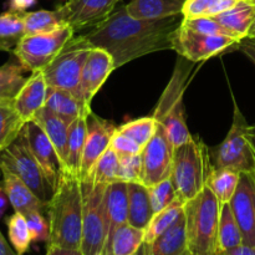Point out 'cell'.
<instances>
[{
  "mask_svg": "<svg viewBox=\"0 0 255 255\" xmlns=\"http://www.w3.org/2000/svg\"><path fill=\"white\" fill-rule=\"evenodd\" d=\"M119 167L120 158L119 154L109 147L107 151L99 158L95 163L91 171L86 176V178L81 182H90L94 184H102L110 186L119 181Z\"/></svg>",
  "mask_w": 255,
  "mask_h": 255,
  "instance_id": "34",
  "label": "cell"
},
{
  "mask_svg": "<svg viewBox=\"0 0 255 255\" xmlns=\"http://www.w3.org/2000/svg\"><path fill=\"white\" fill-rule=\"evenodd\" d=\"M120 0H67L57 7L62 21L74 31L94 30L106 21Z\"/></svg>",
  "mask_w": 255,
  "mask_h": 255,
  "instance_id": "13",
  "label": "cell"
},
{
  "mask_svg": "<svg viewBox=\"0 0 255 255\" xmlns=\"http://www.w3.org/2000/svg\"><path fill=\"white\" fill-rule=\"evenodd\" d=\"M45 255H82V253L79 249H69L57 246H47L46 254Z\"/></svg>",
  "mask_w": 255,
  "mask_h": 255,
  "instance_id": "47",
  "label": "cell"
},
{
  "mask_svg": "<svg viewBox=\"0 0 255 255\" xmlns=\"http://www.w3.org/2000/svg\"><path fill=\"white\" fill-rule=\"evenodd\" d=\"M182 20V15L137 19L127 12L126 5H122L85 36L94 47L106 50L119 69L144 55L172 49V37Z\"/></svg>",
  "mask_w": 255,
  "mask_h": 255,
  "instance_id": "1",
  "label": "cell"
},
{
  "mask_svg": "<svg viewBox=\"0 0 255 255\" xmlns=\"http://www.w3.org/2000/svg\"><path fill=\"white\" fill-rule=\"evenodd\" d=\"M241 0H186L182 9L184 19L214 17L232 9Z\"/></svg>",
  "mask_w": 255,
  "mask_h": 255,
  "instance_id": "37",
  "label": "cell"
},
{
  "mask_svg": "<svg viewBox=\"0 0 255 255\" xmlns=\"http://www.w3.org/2000/svg\"><path fill=\"white\" fill-rule=\"evenodd\" d=\"M91 112L82 114L69 126V139H67V162L65 173L79 177L81 168L82 154L87 137V125ZM80 178V177H79Z\"/></svg>",
  "mask_w": 255,
  "mask_h": 255,
  "instance_id": "25",
  "label": "cell"
},
{
  "mask_svg": "<svg viewBox=\"0 0 255 255\" xmlns=\"http://www.w3.org/2000/svg\"><path fill=\"white\" fill-rule=\"evenodd\" d=\"M74 35V29L67 25L47 34L24 35L11 52L26 71H42L54 61Z\"/></svg>",
  "mask_w": 255,
  "mask_h": 255,
  "instance_id": "10",
  "label": "cell"
},
{
  "mask_svg": "<svg viewBox=\"0 0 255 255\" xmlns=\"http://www.w3.org/2000/svg\"><path fill=\"white\" fill-rule=\"evenodd\" d=\"M25 218L27 221L31 239L34 243L39 242H49L50 239V224L49 219L44 217V213L40 211H32L25 214Z\"/></svg>",
  "mask_w": 255,
  "mask_h": 255,
  "instance_id": "42",
  "label": "cell"
},
{
  "mask_svg": "<svg viewBox=\"0 0 255 255\" xmlns=\"http://www.w3.org/2000/svg\"><path fill=\"white\" fill-rule=\"evenodd\" d=\"M110 147H111L117 154H138L141 153L142 149H143L137 142H134L133 139H131L129 137L117 132V129L116 132H115L114 137H112Z\"/></svg>",
  "mask_w": 255,
  "mask_h": 255,
  "instance_id": "44",
  "label": "cell"
},
{
  "mask_svg": "<svg viewBox=\"0 0 255 255\" xmlns=\"http://www.w3.org/2000/svg\"><path fill=\"white\" fill-rule=\"evenodd\" d=\"M0 166L6 167L16 174L34 192L35 196L47 206L54 196V189L32 154L24 132L21 131L11 144L0 152Z\"/></svg>",
  "mask_w": 255,
  "mask_h": 255,
  "instance_id": "9",
  "label": "cell"
},
{
  "mask_svg": "<svg viewBox=\"0 0 255 255\" xmlns=\"http://www.w3.org/2000/svg\"><path fill=\"white\" fill-rule=\"evenodd\" d=\"M37 0H7V7L10 11L26 12L29 7L34 6Z\"/></svg>",
  "mask_w": 255,
  "mask_h": 255,
  "instance_id": "45",
  "label": "cell"
},
{
  "mask_svg": "<svg viewBox=\"0 0 255 255\" xmlns=\"http://www.w3.org/2000/svg\"><path fill=\"white\" fill-rule=\"evenodd\" d=\"M22 132L26 137L32 154L39 162L50 186L52 187L55 192L59 186L62 173H64V168H62V164L60 162L54 144L51 143L49 137L45 134L41 127L35 124L34 121L26 122L24 128H22Z\"/></svg>",
  "mask_w": 255,
  "mask_h": 255,
  "instance_id": "15",
  "label": "cell"
},
{
  "mask_svg": "<svg viewBox=\"0 0 255 255\" xmlns=\"http://www.w3.org/2000/svg\"><path fill=\"white\" fill-rule=\"evenodd\" d=\"M0 255H17L14 248L9 246L1 232H0Z\"/></svg>",
  "mask_w": 255,
  "mask_h": 255,
  "instance_id": "50",
  "label": "cell"
},
{
  "mask_svg": "<svg viewBox=\"0 0 255 255\" xmlns=\"http://www.w3.org/2000/svg\"><path fill=\"white\" fill-rule=\"evenodd\" d=\"M241 173L233 169L218 168L214 166L208 177L207 187L213 192L221 204L229 203L238 187Z\"/></svg>",
  "mask_w": 255,
  "mask_h": 255,
  "instance_id": "31",
  "label": "cell"
},
{
  "mask_svg": "<svg viewBox=\"0 0 255 255\" xmlns=\"http://www.w3.org/2000/svg\"><path fill=\"white\" fill-rule=\"evenodd\" d=\"M216 19L232 37L243 41L249 37L255 21V7L253 0H241L232 9L217 15Z\"/></svg>",
  "mask_w": 255,
  "mask_h": 255,
  "instance_id": "20",
  "label": "cell"
},
{
  "mask_svg": "<svg viewBox=\"0 0 255 255\" xmlns=\"http://www.w3.org/2000/svg\"><path fill=\"white\" fill-rule=\"evenodd\" d=\"M49 85L44 72L34 71L14 99V107L25 122L32 121L35 115L46 105Z\"/></svg>",
  "mask_w": 255,
  "mask_h": 255,
  "instance_id": "18",
  "label": "cell"
},
{
  "mask_svg": "<svg viewBox=\"0 0 255 255\" xmlns=\"http://www.w3.org/2000/svg\"><path fill=\"white\" fill-rule=\"evenodd\" d=\"M114 70H116L114 57L106 50L92 47L82 69L80 84L85 104L91 106L92 99L100 91Z\"/></svg>",
  "mask_w": 255,
  "mask_h": 255,
  "instance_id": "17",
  "label": "cell"
},
{
  "mask_svg": "<svg viewBox=\"0 0 255 255\" xmlns=\"http://www.w3.org/2000/svg\"><path fill=\"white\" fill-rule=\"evenodd\" d=\"M128 192V224L146 231L147 226L154 216L149 199L148 187L141 182L127 183Z\"/></svg>",
  "mask_w": 255,
  "mask_h": 255,
  "instance_id": "24",
  "label": "cell"
},
{
  "mask_svg": "<svg viewBox=\"0 0 255 255\" xmlns=\"http://www.w3.org/2000/svg\"><path fill=\"white\" fill-rule=\"evenodd\" d=\"M221 203L206 187L193 199L184 203L186 255H214L217 252Z\"/></svg>",
  "mask_w": 255,
  "mask_h": 255,
  "instance_id": "4",
  "label": "cell"
},
{
  "mask_svg": "<svg viewBox=\"0 0 255 255\" xmlns=\"http://www.w3.org/2000/svg\"><path fill=\"white\" fill-rule=\"evenodd\" d=\"M50 239L47 246L79 249L82 238L84 193L79 177L62 173L54 196L47 203Z\"/></svg>",
  "mask_w": 255,
  "mask_h": 255,
  "instance_id": "2",
  "label": "cell"
},
{
  "mask_svg": "<svg viewBox=\"0 0 255 255\" xmlns=\"http://www.w3.org/2000/svg\"><path fill=\"white\" fill-rule=\"evenodd\" d=\"M109 186L82 182L84 218L80 252L82 255H102L109 236L106 192Z\"/></svg>",
  "mask_w": 255,
  "mask_h": 255,
  "instance_id": "7",
  "label": "cell"
},
{
  "mask_svg": "<svg viewBox=\"0 0 255 255\" xmlns=\"http://www.w3.org/2000/svg\"><path fill=\"white\" fill-rule=\"evenodd\" d=\"M252 143H253V149H254V154H255V129L252 134Z\"/></svg>",
  "mask_w": 255,
  "mask_h": 255,
  "instance_id": "52",
  "label": "cell"
},
{
  "mask_svg": "<svg viewBox=\"0 0 255 255\" xmlns=\"http://www.w3.org/2000/svg\"><path fill=\"white\" fill-rule=\"evenodd\" d=\"M238 49L241 50V51L243 52V54L246 55V56L255 65V41L254 40L247 37V39H244L243 41H241Z\"/></svg>",
  "mask_w": 255,
  "mask_h": 255,
  "instance_id": "46",
  "label": "cell"
},
{
  "mask_svg": "<svg viewBox=\"0 0 255 255\" xmlns=\"http://www.w3.org/2000/svg\"><path fill=\"white\" fill-rule=\"evenodd\" d=\"M186 218L184 213L168 231L148 244V255H186Z\"/></svg>",
  "mask_w": 255,
  "mask_h": 255,
  "instance_id": "27",
  "label": "cell"
},
{
  "mask_svg": "<svg viewBox=\"0 0 255 255\" xmlns=\"http://www.w3.org/2000/svg\"><path fill=\"white\" fill-rule=\"evenodd\" d=\"M142 153V152H141ZM138 154H119V181L125 183L139 182L142 171V156Z\"/></svg>",
  "mask_w": 255,
  "mask_h": 255,
  "instance_id": "41",
  "label": "cell"
},
{
  "mask_svg": "<svg viewBox=\"0 0 255 255\" xmlns=\"http://www.w3.org/2000/svg\"><path fill=\"white\" fill-rule=\"evenodd\" d=\"M131 255H148V244L144 242V243L139 247V249H137V251Z\"/></svg>",
  "mask_w": 255,
  "mask_h": 255,
  "instance_id": "51",
  "label": "cell"
},
{
  "mask_svg": "<svg viewBox=\"0 0 255 255\" xmlns=\"http://www.w3.org/2000/svg\"><path fill=\"white\" fill-rule=\"evenodd\" d=\"M174 146L169 141L161 124L151 141L142 149L141 182L146 187H152L171 177L173 163Z\"/></svg>",
  "mask_w": 255,
  "mask_h": 255,
  "instance_id": "12",
  "label": "cell"
},
{
  "mask_svg": "<svg viewBox=\"0 0 255 255\" xmlns=\"http://www.w3.org/2000/svg\"><path fill=\"white\" fill-rule=\"evenodd\" d=\"M106 212L107 221H109V236H107V241H109L112 237V234L120 227L128 223V192H127V183H125V182H115V183L110 184L107 187Z\"/></svg>",
  "mask_w": 255,
  "mask_h": 255,
  "instance_id": "23",
  "label": "cell"
},
{
  "mask_svg": "<svg viewBox=\"0 0 255 255\" xmlns=\"http://www.w3.org/2000/svg\"><path fill=\"white\" fill-rule=\"evenodd\" d=\"M9 204L10 202H9V198H7L6 192H5L4 189V186H0V218L4 217Z\"/></svg>",
  "mask_w": 255,
  "mask_h": 255,
  "instance_id": "49",
  "label": "cell"
},
{
  "mask_svg": "<svg viewBox=\"0 0 255 255\" xmlns=\"http://www.w3.org/2000/svg\"><path fill=\"white\" fill-rule=\"evenodd\" d=\"M24 35V12L0 14V51L11 52Z\"/></svg>",
  "mask_w": 255,
  "mask_h": 255,
  "instance_id": "33",
  "label": "cell"
},
{
  "mask_svg": "<svg viewBox=\"0 0 255 255\" xmlns=\"http://www.w3.org/2000/svg\"><path fill=\"white\" fill-rule=\"evenodd\" d=\"M157 127H158V121L153 116H149L133 120V121L126 122L121 126H117V132L129 137L143 148L154 136Z\"/></svg>",
  "mask_w": 255,
  "mask_h": 255,
  "instance_id": "39",
  "label": "cell"
},
{
  "mask_svg": "<svg viewBox=\"0 0 255 255\" xmlns=\"http://www.w3.org/2000/svg\"><path fill=\"white\" fill-rule=\"evenodd\" d=\"M184 213V203L177 197L168 207L154 213L151 222L144 231V242L151 244L161 234L168 231Z\"/></svg>",
  "mask_w": 255,
  "mask_h": 255,
  "instance_id": "30",
  "label": "cell"
},
{
  "mask_svg": "<svg viewBox=\"0 0 255 255\" xmlns=\"http://www.w3.org/2000/svg\"><path fill=\"white\" fill-rule=\"evenodd\" d=\"M144 243V229L126 223L120 227L106 242L102 255H131Z\"/></svg>",
  "mask_w": 255,
  "mask_h": 255,
  "instance_id": "28",
  "label": "cell"
},
{
  "mask_svg": "<svg viewBox=\"0 0 255 255\" xmlns=\"http://www.w3.org/2000/svg\"><path fill=\"white\" fill-rule=\"evenodd\" d=\"M32 121L41 127L42 131L45 132L51 143L54 144L55 149L57 152L60 162L64 168V173L66 171V162H67V139H69V126L67 122L60 119L59 116L44 107L40 110Z\"/></svg>",
  "mask_w": 255,
  "mask_h": 255,
  "instance_id": "21",
  "label": "cell"
},
{
  "mask_svg": "<svg viewBox=\"0 0 255 255\" xmlns=\"http://www.w3.org/2000/svg\"><path fill=\"white\" fill-rule=\"evenodd\" d=\"M92 47L85 35H74L54 61L42 70L49 87L66 90L84 101L80 84L82 69Z\"/></svg>",
  "mask_w": 255,
  "mask_h": 255,
  "instance_id": "6",
  "label": "cell"
},
{
  "mask_svg": "<svg viewBox=\"0 0 255 255\" xmlns=\"http://www.w3.org/2000/svg\"><path fill=\"white\" fill-rule=\"evenodd\" d=\"M229 204L241 228L243 244L255 248V171L242 172Z\"/></svg>",
  "mask_w": 255,
  "mask_h": 255,
  "instance_id": "14",
  "label": "cell"
},
{
  "mask_svg": "<svg viewBox=\"0 0 255 255\" xmlns=\"http://www.w3.org/2000/svg\"><path fill=\"white\" fill-rule=\"evenodd\" d=\"M253 4H254V7H255V0H253ZM254 32H255V21H254V24H253V27H252L251 34H249V36H251L252 34H254Z\"/></svg>",
  "mask_w": 255,
  "mask_h": 255,
  "instance_id": "53",
  "label": "cell"
},
{
  "mask_svg": "<svg viewBox=\"0 0 255 255\" xmlns=\"http://www.w3.org/2000/svg\"><path fill=\"white\" fill-rule=\"evenodd\" d=\"M6 227L11 247L17 255H24L32 243L31 233L25 216L19 212H14V214L6 218Z\"/></svg>",
  "mask_w": 255,
  "mask_h": 255,
  "instance_id": "38",
  "label": "cell"
},
{
  "mask_svg": "<svg viewBox=\"0 0 255 255\" xmlns=\"http://www.w3.org/2000/svg\"><path fill=\"white\" fill-rule=\"evenodd\" d=\"M249 39L254 40V41H255V32H254V34H252V35H251V36H249Z\"/></svg>",
  "mask_w": 255,
  "mask_h": 255,
  "instance_id": "54",
  "label": "cell"
},
{
  "mask_svg": "<svg viewBox=\"0 0 255 255\" xmlns=\"http://www.w3.org/2000/svg\"><path fill=\"white\" fill-rule=\"evenodd\" d=\"M228 255H255L254 247L247 246V244H242V246L237 247V248L232 249V251L226 252Z\"/></svg>",
  "mask_w": 255,
  "mask_h": 255,
  "instance_id": "48",
  "label": "cell"
},
{
  "mask_svg": "<svg viewBox=\"0 0 255 255\" xmlns=\"http://www.w3.org/2000/svg\"><path fill=\"white\" fill-rule=\"evenodd\" d=\"M191 64L193 62L182 56L179 57L173 75L152 115L166 129L167 136L174 148L192 138L191 132L187 127L183 105V95L188 84L189 74L192 71Z\"/></svg>",
  "mask_w": 255,
  "mask_h": 255,
  "instance_id": "5",
  "label": "cell"
},
{
  "mask_svg": "<svg viewBox=\"0 0 255 255\" xmlns=\"http://www.w3.org/2000/svg\"><path fill=\"white\" fill-rule=\"evenodd\" d=\"M116 129L117 126L111 121L101 119L92 112L90 114L89 125H87V137L86 142H85L81 168H80L79 174L81 181L86 178L95 163L107 151Z\"/></svg>",
  "mask_w": 255,
  "mask_h": 255,
  "instance_id": "16",
  "label": "cell"
},
{
  "mask_svg": "<svg viewBox=\"0 0 255 255\" xmlns=\"http://www.w3.org/2000/svg\"><path fill=\"white\" fill-rule=\"evenodd\" d=\"M243 244L241 228L234 217L231 204H221V217L218 224V238H217V252L226 253ZM216 252V253H217Z\"/></svg>",
  "mask_w": 255,
  "mask_h": 255,
  "instance_id": "29",
  "label": "cell"
},
{
  "mask_svg": "<svg viewBox=\"0 0 255 255\" xmlns=\"http://www.w3.org/2000/svg\"><path fill=\"white\" fill-rule=\"evenodd\" d=\"M186 0H131L126 10L137 19H163L182 15Z\"/></svg>",
  "mask_w": 255,
  "mask_h": 255,
  "instance_id": "26",
  "label": "cell"
},
{
  "mask_svg": "<svg viewBox=\"0 0 255 255\" xmlns=\"http://www.w3.org/2000/svg\"><path fill=\"white\" fill-rule=\"evenodd\" d=\"M45 107L69 125L79 119L82 114L92 112L91 107L87 106L75 94L66 90L51 89V87H49V95H47Z\"/></svg>",
  "mask_w": 255,
  "mask_h": 255,
  "instance_id": "22",
  "label": "cell"
},
{
  "mask_svg": "<svg viewBox=\"0 0 255 255\" xmlns=\"http://www.w3.org/2000/svg\"><path fill=\"white\" fill-rule=\"evenodd\" d=\"M214 255H228V254H227V253H219V252H217V253Z\"/></svg>",
  "mask_w": 255,
  "mask_h": 255,
  "instance_id": "55",
  "label": "cell"
},
{
  "mask_svg": "<svg viewBox=\"0 0 255 255\" xmlns=\"http://www.w3.org/2000/svg\"><path fill=\"white\" fill-rule=\"evenodd\" d=\"M25 67L19 61L10 60L0 66V101H14L27 77Z\"/></svg>",
  "mask_w": 255,
  "mask_h": 255,
  "instance_id": "35",
  "label": "cell"
},
{
  "mask_svg": "<svg viewBox=\"0 0 255 255\" xmlns=\"http://www.w3.org/2000/svg\"><path fill=\"white\" fill-rule=\"evenodd\" d=\"M182 25L193 31L202 32V34L231 36L229 32L213 17H193V19H184L183 17Z\"/></svg>",
  "mask_w": 255,
  "mask_h": 255,
  "instance_id": "43",
  "label": "cell"
},
{
  "mask_svg": "<svg viewBox=\"0 0 255 255\" xmlns=\"http://www.w3.org/2000/svg\"><path fill=\"white\" fill-rule=\"evenodd\" d=\"M25 124L14 107V101H0V152L19 137Z\"/></svg>",
  "mask_w": 255,
  "mask_h": 255,
  "instance_id": "32",
  "label": "cell"
},
{
  "mask_svg": "<svg viewBox=\"0 0 255 255\" xmlns=\"http://www.w3.org/2000/svg\"><path fill=\"white\" fill-rule=\"evenodd\" d=\"M148 193L153 213H158L177 198L176 189H174L171 178L164 179L154 186L148 187Z\"/></svg>",
  "mask_w": 255,
  "mask_h": 255,
  "instance_id": "40",
  "label": "cell"
},
{
  "mask_svg": "<svg viewBox=\"0 0 255 255\" xmlns=\"http://www.w3.org/2000/svg\"><path fill=\"white\" fill-rule=\"evenodd\" d=\"M0 172L2 174V186L14 212H19L24 216L32 211L46 212V204L42 203L16 174L4 166H0Z\"/></svg>",
  "mask_w": 255,
  "mask_h": 255,
  "instance_id": "19",
  "label": "cell"
},
{
  "mask_svg": "<svg viewBox=\"0 0 255 255\" xmlns=\"http://www.w3.org/2000/svg\"><path fill=\"white\" fill-rule=\"evenodd\" d=\"M255 127L247 122L246 117L234 104L233 124L228 134L214 151V166L239 172L255 171V154L252 134Z\"/></svg>",
  "mask_w": 255,
  "mask_h": 255,
  "instance_id": "8",
  "label": "cell"
},
{
  "mask_svg": "<svg viewBox=\"0 0 255 255\" xmlns=\"http://www.w3.org/2000/svg\"><path fill=\"white\" fill-rule=\"evenodd\" d=\"M64 26H66V24L62 21L57 10H36L24 12L25 35L47 34Z\"/></svg>",
  "mask_w": 255,
  "mask_h": 255,
  "instance_id": "36",
  "label": "cell"
},
{
  "mask_svg": "<svg viewBox=\"0 0 255 255\" xmlns=\"http://www.w3.org/2000/svg\"><path fill=\"white\" fill-rule=\"evenodd\" d=\"M213 167L208 147L199 136H192L188 142L176 147L169 178L177 197L187 203L198 196L207 187Z\"/></svg>",
  "mask_w": 255,
  "mask_h": 255,
  "instance_id": "3",
  "label": "cell"
},
{
  "mask_svg": "<svg viewBox=\"0 0 255 255\" xmlns=\"http://www.w3.org/2000/svg\"><path fill=\"white\" fill-rule=\"evenodd\" d=\"M241 41L224 35H208L193 31L181 22L172 37V50L188 61L199 62L212 59L224 51L239 47Z\"/></svg>",
  "mask_w": 255,
  "mask_h": 255,
  "instance_id": "11",
  "label": "cell"
}]
</instances>
